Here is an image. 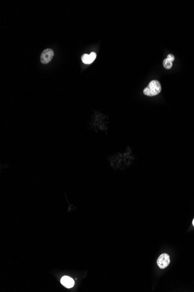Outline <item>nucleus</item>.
<instances>
[{"instance_id":"nucleus-1","label":"nucleus","mask_w":194,"mask_h":292,"mask_svg":"<svg viewBox=\"0 0 194 292\" xmlns=\"http://www.w3.org/2000/svg\"><path fill=\"white\" fill-rule=\"evenodd\" d=\"M162 91L161 83L157 80H153L144 89V93L148 96H154L158 95Z\"/></svg>"},{"instance_id":"nucleus-6","label":"nucleus","mask_w":194,"mask_h":292,"mask_svg":"<svg viewBox=\"0 0 194 292\" xmlns=\"http://www.w3.org/2000/svg\"><path fill=\"white\" fill-rule=\"evenodd\" d=\"M81 60L84 64H90L91 63V61H90V55H88L87 54H84L81 57Z\"/></svg>"},{"instance_id":"nucleus-9","label":"nucleus","mask_w":194,"mask_h":292,"mask_svg":"<svg viewBox=\"0 0 194 292\" xmlns=\"http://www.w3.org/2000/svg\"><path fill=\"white\" fill-rule=\"evenodd\" d=\"M192 225H193V226H194V219H193V221H192Z\"/></svg>"},{"instance_id":"nucleus-3","label":"nucleus","mask_w":194,"mask_h":292,"mask_svg":"<svg viewBox=\"0 0 194 292\" xmlns=\"http://www.w3.org/2000/svg\"><path fill=\"white\" fill-rule=\"evenodd\" d=\"M170 262V256L167 254H162L159 256L157 261V264L161 269H165L168 266Z\"/></svg>"},{"instance_id":"nucleus-4","label":"nucleus","mask_w":194,"mask_h":292,"mask_svg":"<svg viewBox=\"0 0 194 292\" xmlns=\"http://www.w3.org/2000/svg\"><path fill=\"white\" fill-rule=\"evenodd\" d=\"M61 283L68 288L72 287L74 285V281L69 276H64L60 280Z\"/></svg>"},{"instance_id":"nucleus-7","label":"nucleus","mask_w":194,"mask_h":292,"mask_svg":"<svg viewBox=\"0 0 194 292\" xmlns=\"http://www.w3.org/2000/svg\"><path fill=\"white\" fill-rule=\"evenodd\" d=\"M97 57V54L95 53L94 52H92L91 54H90V61H91V63H92Z\"/></svg>"},{"instance_id":"nucleus-5","label":"nucleus","mask_w":194,"mask_h":292,"mask_svg":"<svg viewBox=\"0 0 194 292\" xmlns=\"http://www.w3.org/2000/svg\"><path fill=\"white\" fill-rule=\"evenodd\" d=\"M163 64L166 69H170L172 67L173 63L171 61L166 59L163 61Z\"/></svg>"},{"instance_id":"nucleus-2","label":"nucleus","mask_w":194,"mask_h":292,"mask_svg":"<svg viewBox=\"0 0 194 292\" xmlns=\"http://www.w3.org/2000/svg\"><path fill=\"white\" fill-rule=\"evenodd\" d=\"M54 55V51L51 49H47L44 50L40 56L41 62L46 64L49 63L53 58Z\"/></svg>"},{"instance_id":"nucleus-8","label":"nucleus","mask_w":194,"mask_h":292,"mask_svg":"<svg viewBox=\"0 0 194 292\" xmlns=\"http://www.w3.org/2000/svg\"><path fill=\"white\" fill-rule=\"evenodd\" d=\"M166 59L169 60H170V61H171L172 62H173V61H174L175 57H174V56L173 54H170L167 55Z\"/></svg>"}]
</instances>
